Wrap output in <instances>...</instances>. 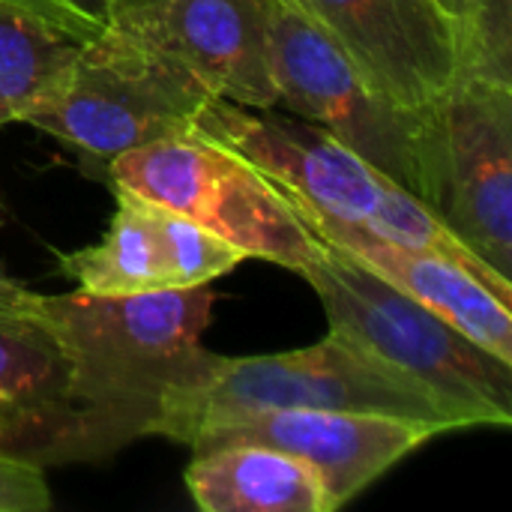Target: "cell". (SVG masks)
<instances>
[{"label": "cell", "mask_w": 512, "mask_h": 512, "mask_svg": "<svg viewBox=\"0 0 512 512\" xmlns=\"http://www.w3.org/2000/svg\"><path fill=\"white\" fill-rule=\"evenodd\" d=\"M69 363V420L54 465L102 462L150 429L174 390L189 387L213 363L201 345L216 294L162 288L126 297L84 291L42 294Z\"/></svg>", "instance_id": "cell-1"}, {"label": "cell", "mask_w": 512, "mask_h": 512, "mask_svg": "<svg viewBox=\"0 0 512 512\" xmlns=\"http://www.w3.org/2000/svg\"><path fill=\"white\" fill-rule=\"evenodd\" d=\"M192 132L246 159L297 207L456 258L483 276L501 297L512 300V279H504L477 258L417 195L393 183L327 129L282 114L279 108H243L225 99H210L195 114Z\"/></svg>", "instance_id": "cell-2"}, {"label": "cell", "mask_w": 512, "mask_h": 512, "mask_svg": "<svg viewBox=\"0 0 512 512\" xmlns=\"http://www.w3.org/2000/svg\"><path fill=\"white\" fill-rule=\"evenodd\" d=\"M291 408L375 411L426 423L441 435L480 429L465 408L441 399L354 342L327 333L321 342L285 354H216L198 381L165 399L150 435L189 447L210 426Z\"/></svg>", "instance_id": "cell-3"}, {"label": "cell", "mask_w": 512, "mask_h": 512, "mask_svg": "<svg viewBox=\"0 0 512 512\" xmlns=\"http://www.w3.org/2000/svg\"><path fill=\"white\" fill-rule=\"evenodd\" d=\"M297 276L318 294L330 333L465 408L480 426H512V363L327 243Z\"/></svg>", "instance_id": "cell-4"}, {"label": "cell", "mask_w": 512, "mask_h": 512, "mask_svg": "<svg viewBox=\"0 0 512 512\" xmlns=\"http://www.w3.org/2000/svg\"><path fill=\"white\" fill-rule=\"evenodd\" d=\"M210 99L159 45L111 21L78 45L60 84L21 123L78 150L105 174L120 153L192 132Z\"/></svg>", "instance_id": "cell-5"}, {"label": "cell", "mask_w": 512, "mask_h": 512, "mask_svg": "<svg viewBox=\"0 0 512 512\" xmlns=\"http://www.w3.org/2000/svg\"><path fill=\"white\" fill-rule=\"evenodd\" d=\"M105 180L111 189L132 192L225 237L246 258L291 273L324 252V243L303 225L276 183L198 132L120 153L105 168Z\"/></svg>", "instance_id": "cell-6"}, {"label": "cell", "mask_w": 512, "mask_h": 512, "mask_svg": "<svg viewBox=\"0 0 512 512\" xmlns=\"http://www.w3.org/2000/svg\"><path fill=\"white\" fill-rule=\"evenodd\" d=\"M420 201L504 279H512V81L459 66L426 105Z\"/></svg>", "instance_id": "cell-7"}, {"label": "cell", "mask_w": 512, "mask_h": 512, "mask_svg": "<svg viewBox=\"0 0 512 512\" xmlns=\"http://www.w3.org/2000/svg\"><path fill=\"white\" fill-rule=\"evenodd\" d=\"M270 75L276 108L309 120L420 198L426 108L384 96L357 63L285 0H270Z\"/></svg>", "instance_id": "cell-8"}, {"label": "cell", "mask_w": 512, "mask_h": 512, "mask_svg": "<svg viewBox=\"0 0 512 512\" xmlns=\"http://www.w3.org/2000/svg\"><path fill=\"white\" fill-rule=\"evenodd\" d=\"M405 108L432 105L459 69V18L447 0H285Z\"/></svg>", "instance_id": "cell-9"}, {"label": "cell", "mask_w": 512, "mask_h": 512, "mask_svg": "<svg viewBox=\"0 0 512 512\" xmlns=\"http://www.w3.org/2000/svg\"><path fill=\"white\" fill-rule=\"evenodd\" d=\"M441 432L375 411L291 408L219 423L192 438V450L216 444H261L303 459L324 480L336 510L366 492Z\"/></svg>", "instance_id": "cell-10"}, {"label": "cell", "mask_w": 512, "mask_h": 512, "mask_svg": "<svg viewBox=\"0 0 512 512\" xmlns=\"http://www.w3.org/2000/svg\"><path fill=\"white\" fill-rule=\"evenodd\" d=\"M117 24L159 45L213 99L276 108L270 0H156L117 12Z\"/></svg>", "instance_id": "cell-11"}, {"label": "cell", "mask_w": 512, "mask_h": 512, "mask_svg": "<svg viewBox=\"0 0 512 512\" xmlns=\"http://www.w3.org/2000/svg\"><path fill=\"white\" fill-rule=\"evenodd\" d=\"M69 390V351L42 294L0 276V453L51 468Z\"/></svg>", "instance_id": "cell-12"}, {"label": "cell", "mask_w": 512, "mask_h": 512, "mask_svg": "<svg viewBox=\"0 0 512 512\" xmlns=\"http://www.w3.org/2000/svg\"><path fill=\"white\" fill-rule=\"evenodd\" d=\"M288 204L321 243L369 267L375 276H381L384 282H390L438 318H444L459 333H465L483 351L495 354L504 363H512L510 300L501 297L471 267L432 249L408 246L363 228L324 219L312 210L297 207L294 201Z\"/></svg>", "instance_id": "cell-13"}, {"label": "cell", "mask_w": 512, "mask_h": 512, "mask_svg": "<svg viewBox=\"0 0 512 512\" xmlns=\"http://www.w3.org/2000/svg\"><path fill=\"white\" fill-rule=\"evenodd\" d=\"M183 480L204 512H336L315 468L261 444L192 450Z\"/></svg>", "instance_id": "cell-14"}, {"label": "cell", "mask_w": 512, "mask_h": 512, "mask_svg": "<svg viewBox=\"0 0 512 512\" xmlns=\"http://www.w3.org/2000/svg\"><path fill=\"white\" fill-rule=\"evenodd\" d=\"M117 210L102 240L66 255H57L60 273L84 294L126 297L168 288L159 231L150 204L132 192L114 189Z\"/></svg>", "instance_id": "cell-15"}, {"label": "cell", "mask_w": 512, "mask_h": 512, "mask_svg": "<svg viewBox=\"0 0 512 512\" xmlns=\"http://www.w3.org/2000/svg\"><path fill=\"white\" fill-rule=\"evenodd\" d=\"M78 45L42 18L0 3V126L21 123L60 84Z\"/></svg>", "instance_id": "cell-16"}, {"label": "cell", "mask_w": 512, "mask_h": 512, "mask_svg": "<svg viewBox=\"0 0 512 512\" xmlns=\"http://www.w3.org/2000/svg\"><path fill=\"white\" fill-rule=\"evenodd\" d=\"M150 213H153V222L159 231L168 288L210 285L213 279L228 276L231 270H237L246 261V255L225 237H219L171 210H162L156 204H150Z\"/></svg>", "instance_id": "cell-17"}, {"label": "cell", "mask_w": 512, "mask_h": 512, "mask_svg": "<svg viewBox=\"0 0 512 512\" xmlns=\"http://www.w3.org/2000/svg\"><path fill=\"white\" fill-rule=\"evenodd\" d=\"M0 3L24 9L78 42L99 36L114 21L111 0H0Z\"/></svg>", "instance_id": "cell-18"}, {"label": "cell", "mask_w": 512, "mask_h": 512, "mask_svg": "<svg viewBox=\"0 0 512 512\" xmlns=\"http://www.w3.org/2000/svg\"><path fill=\"white\" fill-rule=\"evenodd\" d=\"M51 501L45 468L0 453V512H45Z\"/></svg>", "instance_id": "cell-19"}, {"label": "cell", "mask_w": 512, "mask_h": 512, "mask_svg": "<svg viewBox=\"0 0 512 512\" xmlns=\"http://www.w3.org/2000/svg\"><path fill=\"white\" fill-rule=\"evenodd\" d=\"M150 3H156V0H111V9H114V15H117V12H129V9L150 6Z\"/></svg>", "instance_id": "cell-20"}, {"label": "cell", "mask_w": 512, "mask_h": 512, "mask_svg": "<svg viewBox=\"0 0 512 512\" xmlns=\"http://www.w3.org/2000/svg\"><path fill=\"white\" fill-rule=\"evenodd\" d=\"M447 6H450V0H447Z\"/></svg>", "instance_id": "cell-21"}]
</instances>
